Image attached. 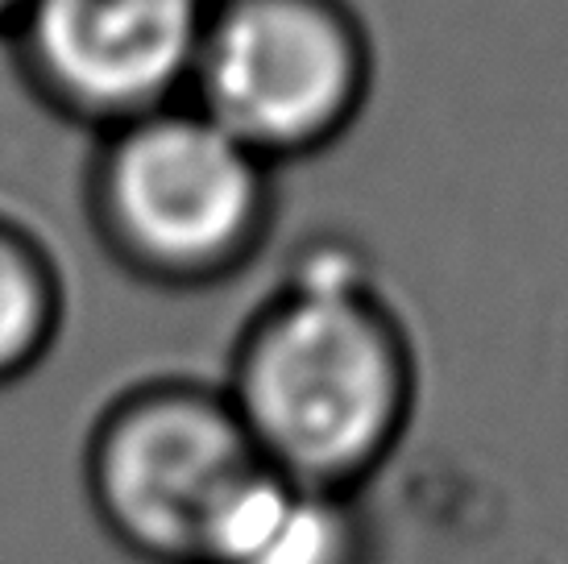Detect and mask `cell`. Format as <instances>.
<instances>
[{
	"instance_id": "52a82bcc",
	"label": "cell",
	"mask_w": 568,
	"mask_h": 564,
	"mask_svg": "<svg viewBox=\"0 0 568 564\" xmlns=\"http://www.w3.org/2000/svg\"><path fill=\"white\" fill-rule=\"evenodd\" d=\"M67 286L47 241L0 212V386L33 374L59 341Z\"/></svg>"
},
{
	"instance_id": "5b68a950",
	"label": "cell",
	"mask_w": 568,
	"mask_h": 564,
	"mask_svg": "<svg viewBox=\"0 0 568 564\" xmlns=\"http://www.w3.org/2000/svg\"><path fill=\"white\" fill-rule=\"evenodd\" d=\"M204 17L207 0H30L9 42L30 92L100 138L187 100Z\"/></svg>"
},
{
	"instance_id": "ba28073f",
	"label": "cell",
	"mask_w": 568,
	"mask_h": 564,
	"mask_svg": "<svg viewBox=\"0 0 568 564\" xmlns=\"http://www.w3.org/2000/svg\"><path fill=\"white\" fill-rule=\"evenodd\" d=\"M26 4H30V0H0V33H4V38L13 33L17 17L26 13Z\"/></svg>"
},
{
	"instance_id": "8992f818",
	"label": "cell",
	"mask_w": 568,
	"mask_h": 564,
	"mask_svg": "<svg viewBox=\"0 0 568 564\" xmlns=\"http://www.w3.org/2000/svg\"><path fill=\"white\" fill-rule=\"evenodd\" d=\"M207 564H374V532L362 498L266 473Z\"/></svg>"
},
{
	"instance_id": "277c9868",
	"label": "cell",
	"mask_w": 568,
	"mask_h": 564,
	"mask_svg": "<svg viewBox=\"0 0 568 564\" xmlns=\"http://www.w3.org/2000/svg\"><path fill=\"white\" fill-rule=\"evenodd\" d=\"M374 92V42L348 0H207L187 104L270 171L328 150Z\"/></svg>"
},
{
	"instance_id": "3957f363",
	"label": "cell",
	"mask_w": 568,
	"mask_h": 564,
	"mask_svg": "<svg viewBox=\"0 0 568 564\" xmlns=\"http://www.w3.org/2000/svg\"><path fill=\"white\" fill-rule=\"evenodd\" d=\"M266 473L221 386L191 377L121 391L83 444L88 506L138 564H207Z\"/></svg>"
},
{
	"instance_id": "7a4b0ae2",
	"label": "cell",
	"mask_w": 568,
	"mask_h": 564,
	"mask_svg": "<svg viewBox=\"0 0 568 564\" xmlns=\"http://www.w3.org/2000/svg\"><path fill=\"white\" fill-rule=\"evenodd\" d=\"M88 220L133 279L200 291L262 253L274 229V171L183 100L100 133Z\"/></svg>"
},
{
	"instance_id": "6da1fadb",
	"label": "cell",
	"mask_w": 568,
	"mask_h": 564,
	"mask_svg": "<svg viewBox=\"0 0 568 564\" xmlns=\"http://www.w3.org/2000/svg\"><path fill=\"white\" fill-rule=\"evenodd\" d=\"M224 399L270 473L362 498L419 403L403 315L341 241H320L245 320Z\"/></svg>"
}]
</instances>
